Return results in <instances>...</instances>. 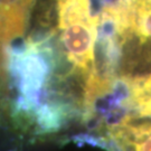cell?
I'll return each instance as SVG.
<instances>
[{"mask_svg":"<svg viewBox=\"0 0 151 151\" xmlns=\"http://www.w3.org/2000/svg\"><path fill=\"white\" fill-rule=\"evenodd\" d=\"M63 30L60 39L68 60L82 74L90 75L94 64L96 26L90 22H80L72 24Z\"/></svg>","mask_w":151,"mask_h":151,"instance_id":"cell-1","label":"cell"},{"mask_svg":"<svg viewBox=\"0 0 151 151\" xmlns=\"http://www.w3.org/2000/svg\"><path fill=\"white\" fill-rule=\"evenodd\" d=\"M57 6L60 29H65L75 22H90L88 0H63L58 1Z\"/></svg>","mask_w":151,"mask_h":151,"instance_id":"cell-2","label":"cell"},{"mask_svg":"<svg viewBox=\"0 0 151 151\" xmlns=\"http://www.w3.org/2000/svg\"><path fill=\"white\" fill-rule=\"evenodd\" d=\"M131 146H133L134 151H151V133L133 142Z\"/></svg>","mask_w":151,"mask_h":151,"instance_id":"cell-3","label":"cell"}]
</instances>
